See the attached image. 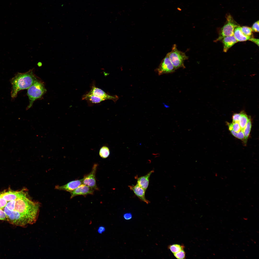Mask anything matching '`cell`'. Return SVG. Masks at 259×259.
Here are the masks:
<instances>
[{
	"mask_svg": "<svg viewBox=\"0 0 259 259\" xmlns=\"http://www.w3.org/2000/svg\"><path fill=\"white\" fill-rule=\"evenodd\" d=\"M230 131L231 134L234 137L244 141V135L242 131L241 130L239 132L237 133L235 132L232 130Z\"/></svg>",
	"mask_w": 259,
	"mask_h": 259,
	"instance_id": "cell-22",
	"label": "cell"
},
{
	"mask_svg": "<svg viewBox=\"0 0 259 259\" xmlns=\"http://www.w3.org/2000/svg\"><path fill=\"white\" fill-rule=\"evenodd\" d=\"M232 130L235 132H239L241 131V129L238 122L232 123Z\"/></svg>",
	"mask_w": 259,
	"mask_h": 259,
	"instance_id": "cell-25",
	"label": "cell"
},
{
	"mask_svg": "<svg viewBox=\"0 0 259 259\" xmlns=\"http://www.w3.org/2000/svg\"><path fill=\"white\" fill-rule=\"evenodd\" d=\"M94 190L92 188L83 184H81L73 191L70 192L71 198L78 195L86 196L93 194Z\"/></svg>",
	"mask_w": 259,
	"mask_h": 259,
	"instance_id": "cell-10",
	"label": "cell"
},
{
	"mask_svg": "<svg viewBox=\"0 0 259 259\" xmlns=\"http://www.w3.org/2000/svg\"><path fill=\"white\" fill-rule=\"evenodd\" d=\"M88 93L102 99L104 100H111L116 102L119 98L117 95H111L107 94L102 89L96 87L94 84L92 86L91 90Z\"/></svg>",
	"mask_w": 259,
	"mask_h": 259,
	"instance_id": "cell-9",
	"label": "cell"
},
{
	"mask_svg": "<svg viewBox=\"0 0 259 259\" xmlns=\"http://www.w3.org/2000/svg\"><path fill=\"white\" fill-rule=\"evenodd\" d=\"M82 179L71 181L67 184L62 186H56V189L71 192L76 189L82 183Z\"/></svg>",
	"mask_w": 259,
	"mask_h": 259,
	"instance_id": "cell-12",
	"label": "cell"
},
{
	"mask_svg": "<svg viewBox=\"0 0 259 259\" xmlns=\"http://www.w3.org/2000/svg\"><path fill=\"white\" fill-rule=\"evenodd\" d=\"M253 32H259V21L255 22L251 28Z\"/></svg>",
	"mask_w": 259,
	"mask_h": 259,
	"instance_id": "cell-27",
	"label": "cell"
},
{
	"mask_svg": "<svg viewBox=\"0 0 259 259\" xmlns=\"http://www.w3.org/2000/svg\"><path fill=\"white\" fill-rule=\"evenodd\" d=\"M233 35L238 42L246 41L251 38L245 35L241 30V27L238 25L235 27L234 30Z\"/></svg>",
	"mask_w": 259,
	"mask_h": 259,
	"instance_id": "cell-16",
	"label": "cell"
},
{
	"mask_svg": "<svg viewBox=\"0 0 259 259\" xmlns=\"http://www.w3.org/2000/svg\"><path fill=\"white\" fill-rule=\"evenodd\" d=\"M175 69L171 62L167 53L161 61L158 67L156 69L159 75L173 73Z\"/></svg>",
	"mask_w": 259,
	"mask_h": 259,
	"instance_id": "cell-7",
	"label": "cell"
},
{
	"mask_svg": "<svg viewBox=\"0 0 259 259\" xmlns=\"http://www.w3.org/2000/svg\"><path fill=\"white\" fill-rule=\"evenodd\" d=\"M110 153L109 148L106 146L102 147L100 149L99 154L101 157L103 158L108 157Z\"/></svg>",
	"mask_w": 259,
	"mask_h": 259,
	"instance_id": "cell-20",
	"label": "cell"
},
{
	"mask_svg": "<svg viewBox=\"0 0 259 259\" xmlns=\"http://www.w3.org/2000/svg\"><path fill=\"white\" fill-rule=\"evenodd\" d=\"M174 256L178 259H184L186 258V253L184 249L173 253Z\"/></svg>",
	"mask_w": 259,
	"mask_h": 259,
	"instance_id": "cell-23",
	"label": "cell"
},
{
	"mask_svg": "<svg viewBox=\"0 0 259 259\" xmlns=\"http://www.w3.org/2000/svg\"><path fill=\"white\" fill-rule=\"evenodd\" d=\"M97 165H93L91 172L84 176L82 179V183L93 189L94 190H98L99 188L96 183V174Z\"/></svg>",
	"mask_w": 259,
	"mask_h": 259,
	"instance_id": "cell-8",
	"label": "cell"
},
{
	"mask_svg": "<svg viewBox=\"0 0 259 259\" xmlns=\"http://www.w3.org/2000/svg\"><path fill=\"white\" fill-rule=\"evenodd\" d=\"M249 40L254 43L258 46H259V39H258L254 38L253 37L251 38Z\"/></svg>",
	"mask_w": 259,
	"mask_h": 259,
	"instance_id": "cell-32",
	"label": "cell"
},
{
	"mask_svg": "<svg viewBox=\"0 0 259 259\" xmlns=\"http://www.w3.org/2000/svg\"><path fill=\"white\" fill-rule=\"evenodd\" d=\"M223 51L226 52L228 49L238 41L234 35L225 37L222 39Z\"/></svg>",
	"mask_w": 259,
	"mask_h": 259,
	"instance_id": "cell-15",
	"label": "cell"
},
{
	"mask_svg": "<svg viewBox=\"0 0 259 259\" xmlns=\"http://www.w3.org/2000/svg\"><path fill=\"white\" fill-rule=\"evenodd\" d=\"M7 216L5 212L2 209H0V220H6Z\"/></svg>",
	"mask_w": 259,
	"mask_h": 259,
	"instance_id": "cell-29",
	"label": "cell"
},
{
	"mask_svg": "<svg viewBox=\"0 0 259 259\" xmlns=\"http://www.w3.org/2000/svg\"><path fill=\"white\" fill-rule=\"evenodd\" d=\"M241 116L239 122V123L240 127L241 130L243 132L248 122L249 117L244 111H242L240 112Z\"/></svg>",
	"mask_w": 259,
	"mask_h": 259,
	"instance_id": "cell-17",
	"label": "cell"
},
{
	"mask_svg": "<svg viewBox=\"0 0 259 259\" xmlns=\"http://www.w3.org/2000/svg\"><path fill=\"white\" fill-rule=\"evenodd\" d=\"M241 30L245 36L253 38V31L251 28L247 26H243L241 27Z\"/></svg>",
	"mask_w": 259,
	"mask_h": 259,
	"instance_id": "cell-21",
	"label": "cell"
},
{
	"mask_svg": "<svg viewBox=\"0 0 259 259\" xmlns=\"http://www.w3.org/2000/svg\"><path fill=\"white\" fill-rule=\"evenodd\" d=\"M38 79L34 73V69L25 73H17L10 80L12 86L11 97H16L19 92L28 89Z\"/></svg>",
	"mask_w": 259,
	"mask_h": 259,
	"instance_id": "cell-1",
	"label": "cell"
},
{
	"mask_svg": "<svg viewBox=\"0 0 259 259\" xmlns=\"http://www.w3.org/2000/svg\"><path fill=\"white\" fill-rule=\"evenodd\" d=\"M170 59L176 70L181 68H185L184 62L188 59L185 53L178 50L176 44H174L171 51L168 53Z\"/></svg>",
	"mask_w": 259,
	"mask_h": 259,
	"instance_id": "cell-4",
	"label": "cell"
},
{
	"mask_svg": "<svg viewBox=\"0 0 259 259\" xmlns=\"http://www.w3.org/2000/svg\"><path fill=\"white\" fill-rule=\"evenodd\" d=\"M168 248L173 253H176L184 248V246L178 244H174L169 245Z\"/></svg>",
	"mask_w": 259,
	"mask_h": 259,
	"instance_id": "cell-19",
	"label": "cell"
},
{
	"mask_svg": "<svg viewBox=\"0 0 259 259\" xmlns=\"http://www.w3.org/2000/svg\"><path fill=\"white\" fill-rule=\"evenodd\" d=\"M252 127L251 118L249 117L248 121L243 131L244 135V141L245 143L247 142V139L250 134Z\"/></svg>",
	"mask_w": 259,
	"mask_h": 259,
	"instance_id": "cell-18",
	"label": "cell"
},
{
	"mask_svg": "<svg viewBox=\"0 0 259 259\" xmlns=\"http://www.w3.org/2000/svg\"><path fill=\"white\" fill-rule=\"evenodd\" d=\"M154 172V170H153L144 176L139 177H135V178L137 180V184L146 191L149 184L150 177Z\"/></svg>",
	"mask_w": 259,
	"mask_h": 259,
	"instance_id": "cell-14",
	"label": "cell"
},
{
	"mask_svg": "<svg viewBox=\"0 0 259 259\" xmlns=\"http://www.w3.org/2000/svg\"><path fill=\"white\" fill-rule=\"evenodd\" d=\"M0 194L7 202L16 200L27 195L23 190L19 191H9L2 192Z\"/></svg>",
	"mask_w": 259,
	"mask_h": 259,
	"instance_id": "cell-11",
	"label": "cell"
},
{
	"mask_svg": "<svg viewBox=\"0 0 259 259\" xmlns=\"http://www.w3.org/2000/svg\"><path fill=\"white\" fill-rule=\"evenodd\" d=\"M240 116V113H234L232 116V123H239Z\"/></svg>",
	"mask_w": 259,
	"mask_h": 259,
	"instance_id": "cell-26",
	"label": "cell"
},
{
	"mask_svg": "<svg viewBox=\"0 0 259 259\" xmlns=\"http://www.w3.org/2000/svg\"><path fill=\"white\" fill-rule=\"evenodd\" d=\"M226 21L221 28L219 36L216 40L217 41L221 40L224 37L233 35L234 30L235 27L239 25L234 21L230 15L226 16Z\"/></svg>",
	"mask_w": 259,
	"mask_h": 259,
	"instance_id": "cell-6",
	"label": "cell"
},
{
	"mask_svg": "<svg viewBox=\"0 0 259 259\" xmlns=\"http://www.w3.org/2000/svg\"><path fill=\"white\" fill-rule=\"evenodd\" d=\"M106 230L105 228L103 226H100L97 230L98 233L100 234H101L104 232Z\"/></svg>",
	"mask_w": 259,
	"mask_h": 259,
	"instance_id": "cell-30",
	"label": "cell"
},
{
	"mask_svg": "<svg viewBox=\"0 0 259 259\" xmlns=\"http://www.w3.org/2000/svg\"><path fill=\"white\" fill-rule=\"evenodd\" d=\"M27 195L16 200L14 210L23 215L29 220L31 224L36 221L39 208L38 203L32 201Z\"/></svg>",
	"mask_w": 259,
	"mask_h": 259,
	"instance_id": "cell-2",
	"label": "cell"
},
{
	"mask_svg": "<svg viewBox=\"0 0 259 259\" xmlns=\"http://www.w3.org/2000/svg\"><path fill=\"white\" fill-rule=\"evenodd\" d=\"M16 200H13L8 201L6 206L9 210L13 211L14 210Z\"/></svg>",
	"mask_w": 259,
	"mask_h": 259,
	"instance_id": "cell-24",
	"label": "cell"
},
{
	"mask_svg": "<svg viewBox=\"0 0 259 259\" xmlns=\"http://www.w3.org/2000/svg\"><path fill=\"white\" fill-rule=\"evenodd\" d=\"M130 190L132 191L141 200L147 204L150 203V201L146 199L145 197L146 191L143 188L136 184L135 185L128 186Z\"/></svg>",
	"mask_w": 259,
	"mask_h": 259,
	"instance_id": "cell-13",
	"label": "cell"
},
{
	"mask_svg": "<svg viewBox=\"0 0 259 259\" xmlns=\"http://www.w3.org/2000/svg\"><path fill=\"white\" fill-rule=\"evenodd\" d=\"M46 90L43 82L38 79L28 89L27 95L28 97L29 104L27 109L30 108L34 102L41 98L45 93Z\"/></svg>",
	"mask_w": 259,
	"mask_h": 259,
	"instance_id": "cell-3",
	"label": "cell"
},
{
	"mask_svg": "<svg viewBox=\"0 0 259 259\" xmlns=\"http://www.w3.org/2000/svg\"><path fill=\"white\" fill-rule=\"evenodd\" d=\"M3 209L7 216L6 220L11 224L23 227L31 224L27 218L18 212L10 210L6 206Z\"/></svg>",
	"mask_w": 259,
	"mask_h": 259,
	"instance_id": "cell-5",
	"label": "cell"
},
{
	"mask_svg": "<svg viewBox=\"0 0 259 259\" xmlns=\"http://www.w3.org/2000/svg\"><path fill=\"white\" fill-rule=\"evenodd\" d=\"M7 201L0 194V209H3L6 206Z\"/></svg>",
	"mask_w": 259,
	"mask_h": 259,
	"instance_id": "cell-28",
	"label": "cell"
},
{
	"mask_svg": "<svg viewBox=\"0 0 259 259\" xmlns=\"http://www.w3.org/2000/svg\"><path fill=\"white\" fill-rule=\"evenodd\" d=\"M123 216L125 219L128 220L131 219L132 218V216L131 213H128L124 214Z\"/></svg>",
	"mask_w": 259,
	"mask_h": 259,
	"instance_id": "cell-31",
	"label": "cell"
}]
</instances>
